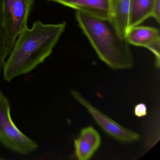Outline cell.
I'll return each mask as SVG.
<instances>
[{
  "label": "cell",
  "mask_w": 160,
  "mask_h": 160,
  "mask_svg": "<svg viewBox=\"0 0 160 160\" xmlns=\"http://www.w3.org/2000/svg\"><path fill=\"white\" fill-rule=\"evenodd\" d=\"M154 2L155 0H130L129 28L152 17Z\"/></svg>",
  "instance_id": "cell-9"
},
{
  "label": "cell",
  "mask_w": 160,
  "mask_h": 160,
  "mask_svg": "<svg viewBox=\"0 0 160 160\" xmlns=\"http://www.w3.org/2000/svg\"><path fill=\"white\" fill-rule=\"evenodd\" d=\"M88 142L96 151L101 145V137L98 132L92 126L86 127L81 130L79 137Z\"/></svg>",
  "instance_id": "cell-12"
},
{
  "label": "cell",
  "mask_w": 160,
  "mask_h": 160,
  "mask_svg": "<svg viewBox=\"0 0 160 160\" xmlns=\"http://www.w3.org/2000/svg\"><path fill=\"white\" fill-rule=\"evenodd\" d=\"M126 38L133 45L146 48L152 52L155 57V65L160 67V33L156 28L136 26L130 28Z\"/></svg>",
  "instance_id": "cell-6"
},
{
  "label": "cell",
  "mask_w": 160,
  "mask_h": 160,
  "mask_svg": "<svg viewBox=\"0 0 160 160\" xmlns=\"http://www.w3.org/2000/svg\"><path fill=\"white\" fill-rule=\"evenodd\" d=\"M130 0H109V19L126 37L129 28Z\"/></svg>",
  "instance_id": "cell-8"
},
{
  "label": "cell",
  "mask_w": 160,
  "mask_h": 160,
  "mask_svg": "<svg viewBox=\"0 0 160 160\" xmlns=\"http://www.w3.org/2000/svg\"><path fill=\"white\" fill-rule=\"evenodd\" d=\"M3 160V159H2V158L1 157H0V160Z\"/></svg>",
  "instance_id": "cell-14"
},
{
  "label": "cell",
  "mask_w": 160,
  "mask_h": 160,
  "mask_svg": "<svg viewBox=\"0 0 160 160\" xmlns=\"http://www.w3.org/2000/svg\"><path fill=\"white\" fill-rule=\"evenodd\" d=\"M48 1H52V0H48Z\"/></svg>",
  "instance_id": "cell-15"
},
{
  "label": "cell",
  "mask_w": 160,
  "mask_h": 160,
  "mask_svg": "<svg viewBox=\"0 0 160 160\" xmlns=\"http://www.w3.org/2000/svg\"><path fill=\"white\" fill-rule=\"evenodd\" d=\"M52 1L94 16L109 18V0H52Z\"/></svg>",
  "instance_id": "cell-7"
},
{
  "label": "cell",
  "mask_w": 160,
  "mask_h": 160,
  "mask_svg": "<svg viewBox=\"0 0 160 160\" xmlns=\"http://www.w3.org/2000/svg\"><path fill=\"white\" fill-rule=\"evenodd\" d=\"M8 55L7 35L2 16V0H0V72L3 69Z\"/></svg>",
  "instance_id": "cell-10"
},
{
  "label": "cell",
  "mask_w": 160,
  "mask_h": 160,
  "mask_svg": "<svg viewBox=\"0 0 160 160\" xmlns=\"http://www.w3.org/2000/svg\"><path fill=\"white\" fill-rule=\"evenodd\" d=\"M76 17L99 58L114 70L130 69L133 58L126 37L109 18L94 16L77 11Z\"/></svg>",
  "instance_id": "cell-2"
},
{
  "label": "cell",
  "mask_w": 160,
  "mask_h": 160,
  "mask_svg": "<svg viewBox=\"0 0 160 160\" xmlns=\"http://www.w3.org/2000/svg\"><path fill=\"white\" fill-rule=\"evenodd\" d=\"M71 93L79 103L86 108L97 124L110 136L116 140L126 143L134 142L140 138V136L137 133L119 125L94 108L78 92L72 90Z\"/></svg>",
  "instance_id": "cell-5"
},
{
  "label": "cell",
  "mask_w": 160,
  "mask_h": 160,
  "mask_svg": "<svg viewBox=\"0 0 160 160\" xmlns=\"http://www.w3.org/2000/svg\"><path fill=\"white\" fill-rule=\"evenodd\" d=\"M75 153L79 160H88L94 154L95 151L91 146L80 138L74 139Z\"/></svg>",
  "instance_id": "cell-11"
},
{
  "label": "cell",
  "mask_w": 160,
  "mask_h": 160,
  "mask_svg": "<svg viewBox=\"0 0 160 160\" xmlns=\"http://www.w3.org/2000/svg\"><path fill=\"white\" fill-rule=\"evenodd\" d=\"M34 2L35 0H2V16L9 55L19 33L28 26Z\"/></svg>",
  "instance_id": "cell-4"
},
{
  "label": "cell",
  "mask_w": 160,
  "mask_h": 160,
  "mask_svg": "<svg viewBox=\"0 0 160 160\" xmlns=\"http://www.w3.org/2000/svg\"><path fill=\"white\" fill-rule=\"evenodd\" d=\"M65 22L44 24L39 20L20 32L3 68V78L10 82L32 71L53 52L66 28Z\"/></svg>",
  "instance_id": "cell-1"
},
{
  "label": "cell",
  "mask_w": 160,
  "mask_h": 160,
  "mask_svg": "<svg viewBox=\"0 0 160 160\" xmlns=\"http://www.w3.org/2000/svg\"><path fill=\"white\" fill-rule=\"evenodd\" d=\"M0 142L5 148L19 154L27 155L36 150L38 144L20 132L11 115L8 98L0 90Z\"/></svg>",
  "instance_id": "cell-3"
},
{
  "label": "cell",
  "mask_w": 160,
  "mask_h": 160,
  "mask_svg": "<svg viewBox=\"0 0 160 160\" xmlns=\"http://www.w3.org/2000/svg\"><path fill=\"white\" fill-rule=\"evenodd\" d=\"M134 114L138 117H145L147 114V108L144 103H139L134 108Z\"/></svg>",
  "instance_id": "cell-13"
}]
</instances>
